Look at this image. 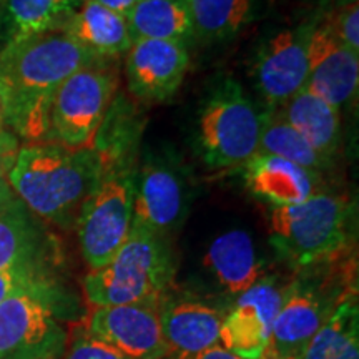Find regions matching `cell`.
I'll list each match as a JSON object with an SVG mask.
<instances>
[{
    "label": "cell",
    "instance_id": "1",
    "mask_svg": "<svg viewBox=\"0 0 359 359\" xmlns=\"http://www.w3.org/2000/svg\"><path fill=\"white\" fill-rule=\"evenodd\" d=\"M102 58L64 29L8 40L0 52V97L7 128L29 143L50 142V109L57 88Z\"/></svg>",
    "mask_w": 359,
    "mask_h": 359
},
{
    "label": "cell",
    "instance_id": "2",
    "mask_svg": "<svg viewBox=\"0 0 359 359\" xmlns=\"http://www.w3.org/2000/svg\"><path fill=\"white\" fill-rule=\"evenodd\" d=\"M100 154L92 147L72 150L58 143H27L8 172L15 196L40 218L72 228L103 177Z\"/></svg>",
    "mask_w": 359,
    "mask_h": 359
},
{
    "label": "cell",
    "instance_id": "3",
    "mask_svg": "<svg viewBox=\"0 0 359 359\" xmlns=\"http://www.w3.org/2000/svg\"><path fill=\"white\" fill-rule=\"evenodd\" d=\"M167 236L133 222L127 241L105 266L85 278V291L97 306L158 303L173 280Z\"/></svg>",
    "mask_w": 359,
    "mask_h": 359
},
{
    "label": "cell",
    "instance_id": "4",
    "mask_svg": "<svg viewBox=\"0 0 359 359\" xmlns=\"http://www.w3.org/2000/svg\"><path fill=\"white\" fill-rule=\"evenodd\" d=\"M74 303L47 276L0 303V359H57L64 353Z\"/></svg>",
    "mask_w": 359,
    "mask_h": 359
},
{
    "label": "cell",
    "instance_id": "5",
    "mask_svg": "<svg viewBox=\"0 0 359 359\" xmlns=\"http://www.w3.org/2000/svg\"><path fill=\"white\" fill-rule=\"evenodd\" d=\"M348 218L344 196L316 191L303 203L275 206L269 218L271 245L291 266L313 268L344 248Z\"/></svg>",
    "mask_w": 359,
    "mask_h": 359
},
{
    "label": "cell",
    "instance_id": "6",
    "mask_svg": "<svg viewBox=\"0 0 359 359\" xmlns=\"http://www.w3.org/2000/svg\"><path fill=\"white\" fill-rule=\"evenodd\" d=\"M262 114L235 80H226L200 114L198 140L212 167H243L258 155Z\"/></svg>",
    "mask_w": 359,
    "mask_h": 359
},
{
    "label": "cell",
    "instance_id": "7",
    "mask_svg": "<svg viewBox=\"0 0 359 359\" xmlns=\"http://www.w3.org/2000/svg\"><path fill=\"white\" fill-rule=\"evenodd\" d=\"M116 90V75L100 62L83 67L57 88L50 109V143L92 147Z\"/></svg>",
    "mask_w": 359,
    "mask_h": 359
},
{
    "label": "cell",
    "instance_id": "8",
    "mask_svg": "<svg viewBox=\"0 0 359 359\" xmlns=\"http://www.w3.org/2000/svg\"><path fill=\"white\" fill-rule=\"evenodd\" d=\"M135 187L123 175H103L80 210V248L90 269L110 263L127 241L133 219Z\"/></svg>",
    "mask_w": 359,
    "mask_h": 359
},
{
    "label": "cell",
    "instance_id": "9",
    "mask_svg": "<svg viewBox=\"0 0 359 359\" xmlns=\"http://www.w3.org/2000/svg\"><path fill=\"white\" fill-rule=\"evenodd\" d=\"M348 294L351 291L343 293L333 278H298L291 281L273 325L269 348L280 354L302 358L309 339Z\"/></svg>",
    "mask_w": 359,
    "mask_h": 359
},
{
    "label": "cell",
    "instance_id": "10",
    "mask_svg": "<svg viewBox=\"0 0 359 359\" xmlns=\"http://www.w3.org/2000/svg\"><path fill=\"white\" fill-rule=\"evenodd\" d=\"M288 285L276 276H262L238 294L219 331V346L241 359H262L271 343L273 325Z\"/></svg>",
    "mask_w": 359,
    "mask_h": 359
},
{
    "label": "cell",
    "instance_id": "11",
    "mask_svg": "<svg viewBox=\"0 0 359 359\" xmlns=\"http://www.w3.org/2000/svg\"><path fill=\"white\" fill-rule=\"evenodd\" d=\"M90 333L128 359H163L170 354L158 303L98 306L90 320Z\"/></svg>",
    "mask_w": 359,
    "mask_h": 359
},
{
    "label": "cell",
    "instance_id": "12",
    "mask_svg": "<svg viewBox=\"0 0 359 359\" xmlns=\"http://www.w3.org/2000/svg\"><path fill=\"white\" fill-rule=\"evenodd\" d=\"M314 24L283 30L263 45L255 64V80L269 109H280L306 87L308 48Z\"/></svg>",
    "mask_w": 359,
    "mask_h": 359
},
{
    "label": "cell",
    "instance_id": "13",
    "mask_svg": "<svg viewBox=\"0 0 359 359\" xmlns=\"http://www.w3.org/2000/svg\"><path fill=\"white\" fill-rule=\"evenodd\" d=\"M228 309L190 293L161 294L158 316L170 353L196 354L218 346Z\"/></svg>",
    "mask_w": 359,
    "mask_h": 359
},
{
    "label": "cell",
    "instance_id": "14",
    "mask_svg": "<svg viewBox=\"0 0 359 359\" xmlns=\"http://www.w3.org/2000/svg\"><path fill=\"white\" fill-rule=\"evenodd\" d=\"M188 67L187 43L133 40L127 52L128 90L138 100L165 102L177 93Z\"/></svg>",
    "mask_w": 359,
    "mask_h": 359
},
{
    "label": "cell",
    "instance_id": "15",
    "mask_svg": "<svg viewBox=\"0 0 359 359\" xmlns=\"http://www.w3.org/2000/svg\"><path fill=\"white\" fill-rule=\"evenodd\" d=\"M359 85V53L349 50L331 34L325 22L314 24L308 48L306 87L341 109L356 97Z\"/></svg>",
    "mask_w": 359,
    "mask_h": 359
},
{
    "label": "cell",
    "instance_id": "16",
    "mask_svg": "<svg viewBox=\"0 0 359 359\" xmlns=\"http://www.w3.org/2000/svg\"><path fill=\"white\" fill-rule=\"evenodd\" d=\"M243 167L250 191L273 206L303 203L316 193V173L280 156L257 155Z\"/></svg>",
    "mask_w": 359,
    "mask_h": 359
},
{
    "label": "cell",
    "instance_id": "17",
    "mask_svg": "<svg viewBox=\"0 0 359 359\" xmlns=\"http://www.w3.org/2000/svg\"><path fill=\"white\" fill-rule=\"evenodd\" d=\"M183 212V188L172 170L147 165L140 185L135 188L133 222L167 236L177 226Z\"/></svg>",
    "mask_w": 359,
    "mask_h": 359
},
{
    "label": "cell",
    "instance_id": "18",
    "mask_svg": "<svg viewBox=\"0 0 359 359\" xmlns=\"http://www.w3.org/2000/svg\"><path fill=\"white\" fill-rule=\"evenodd\" d=\"M60 29L100 58L123 55L133 43L127 17L100 6L95 0L80 2Z\"/></svg>",
    "mask_w": 359,
    "mask_h": 359
},
{
    "label": "cell",
    "instance_id": "19",
    "mask_svg": "<svg viewBox=\"0 0 359 359\" xmlns=\"http://www.w3.org/2000/svg\"><path fill=\"white\" fill-rule=\"evenodd\" d=\"M205 266L224 293L238 296L262 278L263 263L250 233L231 230L223 233L210 245Z\"/></svg>",
    "mask_w": 359,
    "mask_h": 359
},
{
    "label": "cell",
    "instance_id": "20",
    "mask_svg": "<svg viewBox=\"0 0 359 359\" xmlns=\"http://www.w3.org/2000/svg\"><path fill=\"white\" fill-rule=\"evenodd\" d=\"M276 110L326 163L334 158L341 143V116L336 107L303 88Z\"/></svg>",
    "mask_w": 359,
    "mask_h": 359
},
{
    "label": "cell",
    "instance_id": "21",
    "mask_svg": "<svg viewBox=\"0 0 359 359\" xmlns=\"http://www.w3.org/2000/svg\"><path fill=\"white\" fill-rule=\"evenodd\" d=\"M43 236L22 201L0 205V269L22 268L43 273Z\"/></svg>",
    "mask_w": 359,
    "mask_h": 359
},
{
    "label": "cell",
    "instance_id": "22",
    "mask_svg": "<svg viewBox=\"0 0 359 359\" xmlns=\"http://www.w3.org/2000/svg\"><path fill=\"white\" fill-rule=\"evenodd\" d=\"M127 22L133 40L187 43L193 37L185 0H137Z\"/></svg>",
    "mask_w": 359,
    "mask_h": 359
},
{
    "label": "cell",
    "instance_id": "23",
    "mask_svg": "<svg viewBox=\"0 0 359 359\" xmlns=\"http://www.w3.org/2000/svg\"><path fill=\"white\" fill-rule=\"evenodd\" d=\"M302 359H359V309L356 294L343 298L303 349Z\"/></svg>",
    "mask_w": 359,
    "mask_h": 359
},
{
    "label": "cell",
    "instance_id": "24",
    "mask_svg": "<svg viewBox=\"0 0 359 359\" xmlns=\"http://www.w3.org/2000/svg\"><path fill=\"white\" fill-rule=\"evenodd\" d=\"M193 37L201 42L231 39L253 17V0H185Z\"/></svg>",
    "mask_w": 359,
    "mask_h": 359
},
{
    "label": "cell",
    "instance_id": "25",
    "mask_svg": "<svg viewBox=\"0 0 359 359\" xmlns=\"http://www.w3.org/2000/svg\"><path fill=\"white\" fill-rule=\"evenodd\" d=\"M258 155L280 156L314 173L327 165L276 109L262 114Z\"/></svg>",
    "mask_w": 359,
    "mask_h": 359
},
{
    "label": "cell",
    "instance_id": "26",
    "mask_svg": "<svg viewBox=\"0 0 359 359\" xmlns=\"http://www.w3.org/2000/svg\"><path fill=\"white\" fill-rule=\"evenodd\" d=\"M77 7L74 0H7V15L11 39H25L30 35L58 29Z\"/></svg>",
    "mask_w": 359,
    "mask_h": 359
},
{
    "label": "cell",
    "instance_id": "27",
    "mask_svg": "<svg viewBox=\"0 0 359 359\" xmlns=\"http://www.w3.org/2000/svg\"><path fill=\"white\" fill-rule=\"evenodd\" d=\"M325 24L330 27L331 34L346 45L349 50L359 53V6L358 0L341 6L326 17Z\"/></svg>",
    "mask_w": 359,
    "mask_h": 359
},
{
    "label": "cell",
    "instance_id": "28",
    "mask_svg": "<svg viewBox=\"0 0 359 359\" xmlns=\"http://www.w3.org/2000/svg\"><path fill=\"white\" fill-rule=\"evenodd\" d=\"M65 359H128L125 354L116 351L114 346L107 344L105 341L98 339L90 331L79 333L72 341Z\"/></svg>",
    "mask_w": 359,
    "mask_h": 359
},
{
    "label": "cell",
    "instance_id": "29",
    "mask_svg": "<svg viewBox=\"0 0 359 359\" xmlns=\"http://www.w3.org/2000/svg\"><path fill=\"white\" fill-rule=\"evenodd\" d=\"M19 148L17 137L12 132L0 137V205L15 198V193L8 182V172H11Z\"/></svg>",
    "mask_w": 359,
    "mask_h": 359
},
{
    "label": "cell",
    "instance_id": "30",
    "mask_svg": "<svg viewBox=\"0 0 359 359\" xmlns=\"http://www.w3.org/2000/svg\"><path fill=\"white\" fill-rule=\"evenodd\" d=\"M45 273L30 271V269L12 268L0 269V303H4L8 296L15 293L17 290L24 288L39 278H43Z\"/></svg>",
    "mask_w": 359,
    "mask_h": 359
},
{
    "label": "cell",
    "instance_id": "31",
    "mask_svg": "<svg viewBox=\"0 0 359 359\" xmlns=\"http://www.w3.org/2000/svg\"><path fill=\"white\" fill-rule=\"evenodd\" d=\"M163 359H241V358L236 356V354L230 353V351H226V349L222 348L218 344V346H213V348L206 349V351H201V353H196V354L170 353Z\"/></svg>",
    "mask_w": 359,
    "mask_h": 359
},
{
    "label": "cell",
    "instance_id": "32",
    "mask_svg": "<svg viewBox=\"0 0 359 359\" xmlns=\"http://www.w3.org/2000/svg\"><path fill=\"white\" fill-rule=\"evenodd\" d=\"M95 2L100 4V6L110 8L120 15L127 17L128 12L132 11V7L137 4V0H95Z\"/></svg>",
    "mask_w": 359,
    "mask_h": 359
},
{
    "label": "cell",
    "instance_id": "33",
    "mask_svg": "<svg viewBox=\"0 0 359 359\" xmlns=\"http://www.w3.org/2000/svg\"><path fill=\"white\" fill-rule=\"evenodd\" d=\"M262 359H302V358H299V356H290V354H280V353H276L275 349L268 348L266 351H264Z\"/></svg>",
    "mask_w": 359,
    "mask_h": 359
},
{
    "label": "cell",
    "instance_id": "34",
    "mask_svg": "<svg viewBox=\"0 0 359 359\" xmlns=\"http://www.w3.org/2000/svg\"><path fill=\"white\" fill-rule=\"evenodd\" d=\"M8 132H11V130L7 128L6 115H4V103H2V97H0V137H4V135Z\"/></svg>",
    "mask_w": 359,
    "mask_h": 359
},
{
    "label": "cell",
    "instance_id": "35",
    "mask_svg": "<svg viewBox=\"0 0 359 359\" xmlns=\"http://www.w3.org/2000/svg\"><path fill=\"white\" fill-rule=\"evenodd\" d=\"M74 2H75V6H79V4L83 2V0H74Z\"/></svg>",
    "mask_w": 359,
    "mask_h": 359
},
{
    "label": "cell",
    "instance_id": "36",
    "mask_svg": "<svg viewBox=\"0 0 359 359\" xmlns=\"http://www.w3.org/2000/svg\"><path fill=\"white\" fill-rule=\"evenodd\" d=\"M0 2H2V0H0Z\"/></svg>",
    "mask_w": 359,
    "mask_h": 359
}]
</instances>
